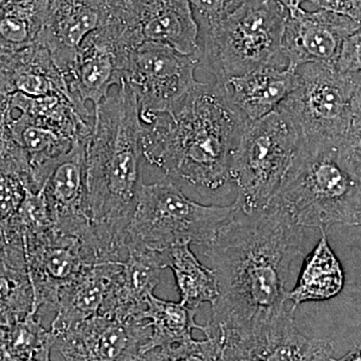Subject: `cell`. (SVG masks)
I'll use <instances>...</instances> for the list:
<instances>
[{
    "instance_id": "cell-1",
    "label": "cell",
    "mask_w": 361,
    "mask_h": 361,
    "mask_svg": "<svg viewBox=\"0 0 361 361\" xmlns=\"http://www.w3.org/2000/svg\"><path fill=\"white\" fill-rule=\"evenodd\" d=\"M303 229L275 202L250 212L237 204L231 219L205 247L219 297L204 334L247 338L288 308L285 285L291 265L302 255Z\"/></svg>"
},
{
    "instance_id": "cell-2",
    "label": "cell",
    "mask_w": 361,
    "mask_h": 361,
    "mask_svg": "<svg viewBox=\"0 0 361 361\" xmlns=\"http://www.w3.org/2000/svg\"><path fill=\"white\" fill-rule=\"evenodd\" d=\"M248 122L222 85L199 82L170 111L142 123V159L176 184L215 191L232 180L235 149Z\"/></svg>"
},
{
    "instance_id": "cell-3",
    "label": "cell",
    "mask_w": 361,
    "mask_h": 361,
    "mask_svg": "<svg viewBox=\"0 0 361 361\" xmlns=\"http://www.w3.org/2000/svg\"><path fill=\"white\" fill-rule=\"evenodd\" d=\"M142 125L133 90L126 82L94 108L85 147L87 203L106 262L127 256L126 240L141 186Z\"/></svg>"
},
{
    "instance_id": "cell-4",
    "label": "cell",
    "mask_w": 361,
    "mask_h": 361,
    "mask_svg": "<svg viewBox=\"0 0 361 361\" xmlns=\"http://www.w3.org/2000/svg\"><path fill=\"white\" fill-rule=\"evenodd\" d=\"M343 140L301 139L272 200L301 227L361 226V176Z\"/></svg>"
},
{
    "instance_id": "cell-5",
    "label": "cell",
    "mask_w": 361,
    "mask_h": 361,
    "mask_svg": "<svg viewBox=\"0 0 361 361\" xmlns=\"http://www.w3.org/2000/svg\"><path fill=\"white\" fill-rule=\"evenodd\" d=\"M287 18L276 0H246L199 32L200 65L220 85L265 66L289 68L282 49Z\"/></svg>"
},
{
    "instance_id": "cell-6",
    "label": "cell",
    "mask_w": 361,
    "mask_h": 361,
    "mask_svg": "<svg viewBox=\"0 0 361 361\" xmlns=\"http://www.w3.org/2000/svg\"><path fill=\"white\" fill-rule=\"evenodd\" d=\"M236 210V202L229 206L197 203L167 177L152 184L142 183L126 246L140 244L158 252L185 243L205 248Z\"/></svg>"
},
{
    "instance_id": "cell-7",
    "label": "cell",
    "mask_w": 361,
    "mask_h": 361,
    "mask_svg": "<svg viewBox=\"0 0 361 361\" xmlns=\"http://www.w3.org/2000/svg\"><path fill=\"white\" fill-rule=\"evenodd\" d=\"M301 135L281 108L247 123L235 149L232 180L242 210H261L271 203L300 146Z\"/></svg>"
},
{
    "instance_id": "cell-8",
    "label": "cell",
    "mask_w": 361,
    "mask_h": 361,
    "mask_svg": "<svg viewBox=\"0 0 361 361\" xmlns=\"http://www.w3.org/2000/svg\"><path fill=\"white\" fill-rule=\"evenodd\" d=\"M296 71L298 85L279 108L290 116L301 139H345L361 73H342L325 63H306Z\"/></svg>"
},
{
    "instance_id": "cell-9",
    "label": "cell",
    "mask_w": 361,
    "mask_h": 361,
    "mask_svg": "<svg viewBox=\"0 0 361 361\" xmlns=\"http://www.w3.org/2000/svg\"><path fill=\"white\" fill-rule=\"evenodd\" d=\"M198 56H185L155 42H145L130 54L123 82L134 92L142 123L170 111L198 84Z\"/></svg>"
},
{
    "instance_id": "cell-10",
    "label": "cell",
    "mask_w": 361,
    "mask_h": 361,
    "mask_svg": "<svg viewBox=\"0 0 361 361\" xmlns=\"http://www.w3.org/2000/svg\"><path fill=\"white\" fill-rule=\"evenodd\" d=\"M87 141L77 140L66 153L32 170L27 188L42 190L56 229L82 239L103 259L87 203Z\"/></svg>"
},
{
    "instance_id": "cell-11",
    "label": "cell",
    "mask_w": 361,
    "mask_h": 361,
    "mask_svg": "<svg viewBox=\"0 0 361 361\" xmlns=\"http://www.w3.org/2000/svg\"><path fill=\"white\" fill-rule=\"evenodd\" d=\"M23 242L35 313L44 306L54 310L61 289L90 266L102 262L89 244L54 227L23 235Z\"/></svg>"
},
{
    "instance_id": "cell-12",
    "label": "cell",
    "mask_w": 361,
    "mask_h": 361,
    "mask_svg": "<svg viewBox=\"0 0 361 361\" xmlns=\"http://www.w3.org/2000/svg\"><path fill=\"white\" fill-rule=\"evenodd\" d=\"M142 42L132 30L111 14L106 25L87 35L65 80L73 96L94 108L109 97L113 85L120 87L132 51Z\"/></svg>"
},
{
    "instance_id": "cell-13",
    "label": "cell",
    "mask_w": 361,
    "mask_h": 361,
    "mask_svg": "<svg viewBox=\"0 0 361 361\" xmlns=\"http://www.w3.org/2000/svg\"><path fill=\"white\" fill-rule=\"evenodd\" d=\"M109 6L111 16L142 42H159L199 58V27L188 0H122Z\"/></svg>"
},
{
    "instance_id": "cell-14",
    "label": "cell",
    "mask_w": 361,
    "mask_h": 361,
    "mask_svg": "<svg viewBox=\"0 0 361 361\" xmlns=\"http://www.w3.org/2000/svg\"><path fill=\"white\" fill-rule=\"evenodd\" d=\"M147 322L97 315L61 337L66 361H139L151 336Z\"/></svg>"
},
{
    "instance_id": "cell-15",
    "label": "cell",
    "mask_w": 361,
    "mask_h": 361,
    "mask_svg": "<svg viewBox=\"0 0 361 361\" xmlns=\"http://www.w3.org/2000/svg\"><path fill=\"white\" fill-rule=\"evenodd\" d=\"M361 25L348 16L319 8L288 11L282 49L289 68L306 63L336 65L342 45Z\"/></svg>"
},
{
    "instance_id": "cell-16",
    "label": "cell",
    "mask_w": 361,
    "mask_h": 361,
    "mask_svg": "<svg viewBox=\"0 0 361 361\" xmlns=\"http://www.w3.org/2000/svg\"><path fill=\"white\" fill-rule=\"evenodd\" d=\"M110 18L111 8L106 0H51L47 23L37 44L49 51L66 77L82 42Z\"/></svg>"
},
{
    "instance_id": "cell-17",
    "label": "cell",
    "mask_w": 361,
    "mask_h": 361,
    "mask_svg": "<svg viewBox=\"0 0 361 361\" xmlns=\"http://www.w3.org/2000/svg\"><path fill=\"white\" fill-rule=\"evenodd\" d=\"M126 247L127 256L113 278L99 315L139 320L165 267L161 252L135 243Z\"/></svg>"
},
{
    "instance_id": "cell-18",
    "label": "cell",
    "mask_w": 361,
    "mask_h": 361,
    "mask_svg": "<svg viewBox=\"0 0 361 361\" xmlns=\"http://www.w3.org/2000/svg\"><path fill=\"white\" fill-rule=\"evenodd\" d=\"M14 94L33 97H75L49 51L37 44L0 54V94L9 97Z\"/></svg>"
},
{
    "instance_id": "cell-19",
    "label": "cell",
    "mask_w": 361,
    "mask_h": 361,
    "mask_svg": "<svg viewBox=\"0 0 361 361\" xmlns=\"http://www.w3.org/2000/svg\"><path fill=\"white\" fill-rule=\"evenodd\" d=\"M221 85L230 103L253 122L269 115L290 96L298 85V75L296 68L265 66Z\"/></svg>"
},
{
    "instance_id": "cell-20",
    "label": "cell",
    "mask_w": 361,
    "mask_h": 361,
    "mask_svg": "<svg viewBox=\"0 0 361 361\" xmlns=\"http://www.w3.org/2000/svg\"><path fill=\"white\" fill-rule=\"evenodd\" d=\"M121 262H101L90 266L59 292L56 317L51 331L56 338L73 327L101 314L111 281L121 267Z\"/></svg>"
},
{
    "instance_id": "cell-21",
    "label": "cell",
    "mask_w": 361,
    "mask_h": 361,
    "mask_svg": "<svg viewBox=\"0 0 361 361\" xmlns=\"http://www.w3.org/2000/svg\"><path fill=\"white\" fill-rule=\"evenodd\" d=\"M294 311L286 308L254 336L252 351L259 361H326L334 343L307 338L296 329Z\"/></svg>"
},
{
    "instance_id": "cell-22",
    "label": "cell",
    "mask_w": 361,
    "mask_h": 361,
    "mask_svg": "<svg viewBox=\"0 0 361 361\" xmlns=\"http://www.w3.org/2000/svg\"><path fill=\"white\" fill-rule=\"evenodd\" d=\"M322 238L304 259L296 285L287 292L291 310L311 301H324L338 295L343 288L344 273L341 262L330 248L326 229H320Z\"/></svg>"
},
{
    "instance_id": "cell-23",
    "label": "cell",
    "mask_w": 361,
    "mask_h": 361,
    "mask_svg": "<svg viewBox=\"0 0 361 361\" xmlns=\"http://www.w3.org/2000/svg\"><path fill=\"white\" fill-rule=\"evenodd\" d=\"M164 267L174 274L180 302L198 310L203 303H214L219 297L215 271L202 264L190 249V244H178L161 252Z\"/></svg>"
},
{
    "instance_id": "cell-24",
    "label": "cell",
    "mask_w": 361,
    "mask_h": 361,
    "mask_svg": "<svg viewBox=\"0 0 361 361\" xmlns=\"http://www.w3.org/2000/svg\"><path fill=\"white\" fill-rule=\"evenodd\" d=\"M49 7L51 0H4L0 6V54L37 44Z\"/></svg>"
},
{
    "instance_id": "cell-25",
    "label": "cell",
    "mask_w": 361,
    "mask_h": 361,
    "mask_svg": "<svg viewBox=\"0 0 361 361\" xmlns=\"http://www.w3.org/2000/svg\"><path fill=\"white\" fill-rule=\"evenodd\" d=\"M197 310L182 302L164 300L151 294L139 315V320L147 322L152 331L142 353L158 346L193 338L194 329L203 331L204 325L196 322Z\"/></svg>"
},
{
    "instance_id": "cell-26",
    "label": "cell",
    "mask_w": 361,
    "mask_h": 361,
    "mask_svg": "<svg viewBox=\"0 0 361 361\" xmlns=\"http://www.w3.org/2000/svg\"><path fill=\"white\" fill-rule=\"evenodd\" d=\"M8 127L14 140L30 159V172L66 153L75 142L23 113L16 116L11 113Z\"/></svg>"
},
{
    "instance_id": "cell-27",
    "label": "cell",
    "mask_w": 361,
    "mask_h": 361,
    "mask_svg": "<svg viewBox=\"0 0 361 361\" xmlns=\"http://www.w3.org/2000/svg\"><path fill=\"white\" fill-rule=\"evenodd\" d=\"M33 290L27 271L0 268V329L8 327L33 312Z\"/></svg>"
},
{
    "instance_id": "cell-28",
    "label": "cell",
    "mask_w": 361,
    "mask_h": 361,
    "mask_svg": "<svg viewBox=\"0 0 361 361\" xmlns=\"http://www.w3.org/2000/svg\"><path fill=\"white\" fill-rule=\"evenodd\" d=\"M216 345L212 339L166 344L142 353L139 361H214Z\"/></svg>"
},
{
    "instance_id": "cell-29",
    "label": "cell",
    "mask_w": 361,
    "mask_h": 361,
    "mask_svg": "<svg viewBox=\"0 0 361 361\" xmlns=\"http://www.w3.org/2000/svg\"><path fill=\"white\" fill-rule=\"evenodd\" d=\"M13 111L0 115V174L18 175L27 183L30 161L25 149L14 140L8 127V118Z\"/></svg>"
},
{
    "instance_id": "cell-30",
    "label": "cell",
    "mask_w": 361,
    "mask_h": 361,
    "mask_svg": "<svg viewBox=\"0 0 361 361\" xmlns=\"http://www.w3.org/2000/svg\"><path fill=\"white\" fill-rule=\"evenodd\" d=\"M25 196V184L18 175L0 174V239L13 234V223Z\"/></svg>"
},
{
    "instance_id": "cell-31",
    "label": "cell",
    "mask_w": 361,
    "mask_h": 361,
    "mask_svg": "<svg viewBox=\"0 0 361 361\" xmlns=\"http://www.w3.org/2000/svg\"><path fill=\"white\" fill-rule=\"evenodd\" d=\"M198 25L199 32H203L223 20L246 0H188Z\"/></svg>"
},
{
    "instance_id": "cell-32",
    "label": "cell",
    "mask_w": 361,
    "mask_h": 361,
    "mask_svg": "<svg viewBox=\"0 0 361 361\" xmlns=\"http://www.w3.org/2000/svg\"><path fill=\"white\" fill-rule=\"evenodd\" d=\"M209 338L212 339L216 345L214 361H259L244 342L229 338Z\"/></svg>"
},
{
    "instance_id": "cell-33",
    "label": "cell",
    "mask_w": 361,
    "mask_h": 361,
    "mask_svg": "<svg viewBox=\"0 0 361 361\" xmlns=\"http://www.w3.org/2000/svg\"><path fill=\"white\" fill-rule=\"evenodd\" d=\"M336 68L342 73H361V32L353 33L342 45L336 61Z\"/></svg>"
},
{
    "instance_id": "cell-34",
    "label": "cell",
    "mask_w": 361,
    "mask_h": 361,
    "mask_svg": "<svg viewBox=\"0 0 361 361\" xmlns=\"http://www.w3.org/2000/svg\"><path fill=\"white\" fill-rule=\"evenodd\" d=\"M313 4L325 11L348 16L361 25V0H314Z\"/></svg>"
},
{
    "instance_id": "cell-35",
    "label": "cell",
    "mask_w": 361,
    "mask_h": 361,
    "mask_svg": "<svg viewBox=\"0 0 361 361\" xmlns=\"http://www.w3.org/2000/svg\"><path fill=\"white\" fill-rule=\"evenodd\" d=\"M346 146L353 151H361V78L353 101V115L350 129L345 139Z\"/></svg>"
},
{
    "instance_id": "cell-36",
    "label": "cell",
    "mask_w": 361,
    "mask_h": 361,
    "mask_svg": "<svg viewBox=\"0 0 361 361\" xmlns=\"http://www.w3.org/2000/svg\"><path fill=\"white\" fill-rule=\"evenodd\" d=\"M327 361H361V348H355L341 358L330 357Z\"/></svg>"
},
{
    "instance_id": "cell-37",
    "label": "cell",
    "mask_w": 361,
    "mask_h": 361,
    "mask_svg": "<svg viewBox=\"0 0 361 361\" xmlns=\"http://www.w3.org/2000/svg\"><path fill=\"white\" fill-rule=\"evenodd\" d=\"M276 1L281 4L288 11H294V9L301 7L303 2H311L313 4L314 0H276Z\"/></svg>"
},
{
    "instance_id": "cell-38",
    "label": "cell",
    "mask_w": 361,
    "mask_h": 361,
    "mask_svg": "<svg viewBox=\"0 0 361 361\" xmlns=\"http://www.w3.org/2000/svg\"><path fill=\"white\" fill-rule=\"evenodd\" d=\"M344 146H345L346 149H348L349 156H350L351 160H353V164H355L356 170L358 171V173H360L361 176V151H353V149H349L345 144H344Z\"/></svg>"
},
{
    "instance_id": "cell-39",
    "label": "cell",
    "mask_w": 361,
    "mask_h": 361,
    "mask_svg": "<svg viewBox=\"0 0 361 361\" xmlns=\"http://www.w3.org/2000/svg\"><path fill=\"white\" fill-rule=\"evenodd\" d=\"M6 265L11 266L8 264V261H7L6 246V243L0 239V268Z\"/></svg>"
},
{
    "instance_id": "cell-40",
    "label": "cell",
    "mask_w": 361,
    "mask_h": 361,
    "mask_svg": "<svg viewBox=\"0 0 361 361\" xmlns=\"http://www.w3.org/2000/svg\"><path fill=\"white\" fill-rule=\"evenodd\" d=\"M9 97L2 96V94H0V115H1V114L7 113V111L11 110Z\"/></svg>"
},
{
    "instance_id": "cell-41",
    "label": "cell",
    "mask_w": 361,
    "mask_h": 361,
    "mask_svg": "<svg viewBox=\"0 0 361 361\" xmlns=\"http://www.w3.org/2000/svg\"><path fill=\"white\" fill-rule=\"evenodd\" d=\"M106 2H108L109 4H116V2L122 1V0H106Z\"/></svg>"
}]
</instances>
